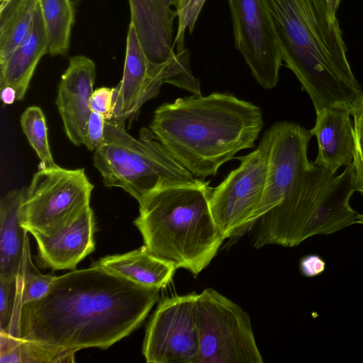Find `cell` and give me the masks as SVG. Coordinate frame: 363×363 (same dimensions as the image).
Here are the masks:
<instances>
[{
  "label": "cell",
  "mask_w": 363,
  "mask_h": 363,
  "mask_svg": "<svg viewBox=\"0 0 363 363\" xmlns=\"http://www.w3.org/2000/svg\"><path fill=\"white\" fill-rule=\"evenodd\" d=\"M197 363H262L248 314L213 289L197 298Z\"/></svg>",
  "instance_id": "7"
},
{
  "label": "cell",
  "mask_w": 363,
  "mask_h": 363,
  "mask_svg": "<svg viewBox=\"0 0 363 363\" xmlns=\"http://www.w3.org/2000/svg\"><path fill=\"white\" fill-rule=\"evenodd\" d=\"M206 0H190L186 9L180 18H178L177 32L174 40L176 50L184 49V33L186 28L190 33L194 30L199 13Z\"/></svg>",
  "instance_id": "28"
},
{
  "label": "cell",
  "mask_w": 363,
  "mask_h": 363,
  "mask_svg": "<svg viewBox=\"0 0 363 363\" xmlns=\"http://www.w3.org/2000/svg\"><path fill=\"white\" fill-rule=\"evenodd\" d=\"M268 145L267 130L258 147L238 157L239 167L212 190L211 211L225 239L249 228L250 220L258 208L266 183Z\"/></svg>",
  "instance_id": "9"
},
{
  "label": "cell",
  "mask_w": 363,
  "mask_h": 363,
  "mask_svg": "<svg viewBox=\"0 0 363 363\" xmlns=\"http://www.w3.org/2000/svg\"><path fill=\"white\" fill-rule=\"evenodd\" d=\"M26 188L9 191L0 204V280L16 278L20 272L28 231L19 211Z\"/></svg>",
  "instance_id": "19"
},
{
  "label": "cell",
  "mask_w": 363,
  "mask_h": 363,
  "mask_svg": "<svg viewBox=\"0 0 363 363\" xmlns=\"http://www.w3.org/2000/svg\"><path fill=\"white\" fill-rule=\"evenodd\" d=\"M94 185L83 168H39L25 189L20 223L30 233H48L90 205Z\"/></svg>",
  "instance_id": "8"
},
{
  "label": "cell",
  "mask_w": 363,
  "mask_h": 363,
  "mask_svg": "<svg viewBox=\"0 0 363 363\" xmlns=\"http://www.w3.org/2000/svg\"><path fill=\"white\" fill-rule=\"evenodd\" d=\"M350 110L341 106L325 107L316 112L314 127L310 130L318 142L315 164L337 173L341 167L352 163L354 128Z\"/></svg>",
  "instance_id": "17"
},
{
  "label": "cell",
  "mask_w": 363,
  "mask_h": 363,
  "mask_svg": "<svg viewBox=\"0 0 363 363\" xmlns=\"http://www.w3.org/2000/svg\"><path fill=\"white\" fill-rule=\"evenodd\" d=\"M190 0H179V5L176 9L178 13V18L182 16Z\"/></svg>",
  "instance_id": "33"
},
{
  "label": "cell",
  "mask_w": 363,
  "mask_h": 363,
  "mask_svg": "<svg viewBox=\"0 0 363 363\" xmlns=\"http://www.w3.org/2000/svg\"><path fill=\"white\" fill-rule=\"evenodd\" d=\"M356 223L363 224V214L358 213Z\"/></svg>",
  "instance_id": "36"
},
{
  "label": "cell",
  "mask_w": 363,
  "mask_h": 363,
  "mask_svg": "<svg viewBox=\"0 0 363 363\" xmlns=\"http://www.w3.org/2000/svg\"><path fill=\"white\" fill-rule=\"evenodd\" d=\"M283 61L310 96L315 112H352L363 96L347 57L339 21L325 0H263Z\"/></svg>",
  "instance_id": "2"
},
{
  "label": "cell",
  "mask_w": 363,
  "mask_h": 363,
  "mask_svg": "<svg viewBox=\"0 0 363 363\" xmlns=\"http://www.w3.org/2000/svg\"><path fill=\"white\" fill-rule=\"evenodd\" d=\"M267 172L262 199L252 216L249 228L294 189L309 167L308 145L312 136L298 123L277 122L268 130Z\"/></svg>",
  "instance_id": "12"
},
{
  "label": "cell",
  "mask_w": 363,
  "mask_h": 363,
  "mask_svg": "<svg viewBox=\"0 0 363 363\" xmlns=\"http://www.w3.org/2000/svg\"><path fill=\"white\" fill-rule=\"evenodd\" d=\"M38 0H9L0 4V65L29 31Z\"/></svg>",
  "instance_id": "21"
},
{
  "label": "cell",
  "mask_w": 363,
  "mask_h": 363,
  "mask_svg": "<svg viewBox=\"0 0 363 363\" xmlns=\"http://www.w3.org/2000/svg\"><path fill=\"white\" fill-rule=\"evenodd\" d=\"M106 119L96 112L92 111L86 125L83 145L90 151H96L104 141Z\"/></svg>",
  "instance_id": "29"
},
{
  "label": "cell",
  "mask_w": 363,
  "mask_h": 363,
  "mask_svg": "<svg viewBox=\"0 0 363 363\" xmlns=\"http://www.w3.org/2000/svg\"><path fill=\"white\" fill-rule=\"evenodd\" d=\"M1 99L5 105H11L15 101H17V92L16 89L11 86H4L0 87Z\"/></svg>",
  "instance_id": "32"
},
{
  "label": "cell",
  "mask_w": 363,
  "mask_h": 363,
  "mask_svg": "<svg viewBox=\"0 0 363 363\" xmlns=\"http://www.w3.org/2000/svg\"><path fill=\"white\" fill-rule=\"evenodd\" d=\"M331 11L336 15L340 0H325Z\"/></svg>",
  "instance_id": "34"
},
{
  "label": "cell",
  "mask_w": 363,
  "mask_h": 363,
  "mask_svg": "<svg viewBox=\"0 0 363 363\" xmlns=\"http://www.w3.org/2000/svg\"><path fill=\"white\" fill-rule=\"evenodd\" d=\"M21 125L30 146L40 160V168L57 166L49 145L46 119L42 109L35 106L28 107L21 116Z\"/></svg>",
  "instance_id": "24"
},
{
  "label": "cell",
  "mask_w": 363,
  "mask_h": 363,
  "mask_svg": "<svg viewBox=\"0 0 363 363\" xmlns=\"http://www.w3.org/2000/svg\"><path fill=\"white\" fill-rule=\"evenodd\" d=\"M9 1V0H0V2H1V4H4V3H6V1Z\"/></svg>",
  "instance_id": "37"
},
{
  "label": "cell",
  "mask_w": 363,
  "mask_h": 363,
  "mask_svg": "<svg viewBox=\"0 0 363 363\" xmlns=\"http://www.w3.org/2000/svg\"><path fill=\"white\" fill-rule=\"evenodd\" d=\"M354 117V150L352 167L355 177L356 190L363 197V96L357 104Z\"/></svg>",
  "instance_id": "26"
},
{
  "label": "cell",
  "mask_w": 363,
  "mask_h": 363,
  "mask_svg": "<svg viewBox=\"0 0 363 363\" xmlns=\"http://www.w3.org/2000/svg\"><path fill=\"white\" fill-rule=\"evenodd\" d=\"M94 220L89 206L48 233L33 232L40 263L52 270L74 269L94 250Z\"/></svg>",
  "instance_id": "16"
},
{
  "label": "cell",
  "mask_w": 363,
  "mask_h": 363,
  "mask_svg": "<svg viewBox=\"0 0 363 363\" xmlns=\"http://www.w3.org/2000/svg\"><path fill=\"white\" fill-rule=\"evenodd\" d=\"M19 291V278L0 280V332L9 333L13 323Z\"/></svg>",
  "instance_id": "27"
},
{
  "label": "cell",
  "mask_w": 363,
  "mask_h": 363,
  "mask_svg": "<svg viewBox=\"0 0 363 363\" xmlns=\"http://www.w3.org/2000/svg\"><path fill=\"white\" fill-rule=\"evenodd\" d=\"M93 264L140 285L160 289L169 284L177 269L150 254L144 246L127 253L104 257Z\"/></svg>",
  "instance_id": "20"
},
{
  "label": "cell",
  "mask_w": 363,
  "mask_h": 363,
  "mask_svg": "<svg viewBox=\"0 0 363 363\" xmlns=\"http://www.w3.org/2000/svg\"><path fill=\"white\" fill-rule=\"evenodd\" d=\"M96 72L94 61L84 55L71 57L58 84L56 105L65 134L72 144L83 145L91 113L90 99Z\"/></svg>",
  "instance_id": "15"
},
{
  "label": "cell",
  "mask_w": 363,
  "mask_h": 363,
  "mask_svg": "<svg viewBox=\"0 0 363 363\" xmlns=\"http://www.w3.org/2000/svg\"><path fill=\"white\" fill-rule=\"evenodd\" d=\"M18 277L19 291L16 308L45 296L56 277L41 274L34 266L30 257L28 238L26 241L21 267Z\"/></svg>",
  "instance_id": "25"
},
{
  "label": "cell",
  "mask_w": 363,
  "mask_h": 363,
  "mask_svg": "<svg viewBox=\"0 0 363 363\" xmlns=\"http://www.w3.org/2000/svg\"><path fill=\"white\" fill-rule=\"evenodd\" d=\"M50 55H65L69 50L74 10L71 0H38Z\"/></svg>",
  "instance_id": "23"
},
{
  "label": "cell",
  "mask_w": 363,
  "mask_h": 363,
  "mask_svg": "<svg viewBox=\"0 0 363 363\" xmlns=\"http://www.w3.org/2000/svg\"><path fill=\"white\" fill-rule=\"evenodd\" d=\"M160 290L92 264L56 277L45 296L18 307L7 334L76 352L107 349L142 324Z\"/></svg>",
  "instance_id": "1"
},
{
  "label": "cell",
  "mask_w": 363,
  "mask_h": 363,
  "mask_svg": "<svg viewBox=\"0 0 363 363\" xmlns=\"http://www.w3.org/2000/svg\"><path fill=\"white\" fill-rule=\"evenodd\" d=\"M355 191L352 164L337 175L311 162L291 192L256 220L254 247H295L356 223L358 213L350 204Z\"/></svg>",
  "instance_id": "5"
},
{
  "label": "cell",
  "mask_w": 363,
  "mask_h": 363,
  "mask_svg": "<svg viewBox=\"0 0 363 363\" xmlns=\"http://www.w3.org/2000/svg\"><path fill=\"white\" fill-rule=\"evenodd\" d=\"M76 352L0 332L1 363H70Z\"/></svg>",
  "instance_id": "22"
},
{
  "label": "cell",
  "mask_w": 363,
  "mask_h": 363,
  "mask_svg": "<svg viewBox=\"0 0 363 363\" xmlns=\"http://www.w3.org/2000/svg\"><path fill=\"white\" fill-rule=\"evenodd\" d=\"M325 262L315 255L304 257L300 262V269L302 274L308 277H315L324 272Z\"/></svg>",
  "instance_id": "31"
},
{
  "label": "cell",
  "mask_w": 363,
  "mask_h": 363,
  "mask_svg": "<svg viewBox=\"0 0 363 363\" xmlns=\"http://www.w3.org/2000/svg\"><path fill=\"white\" fill-rule=\"evenodd\" d=\"M167 6L172 7L174 6L176 9L179 5V0H162Z\"/></svg>",
  "instance_id": "35"
},
{
  "label": "cell",
  "mask_w": 363,
  "mask_h": 363,
  "mask_svg": "<svg viewBox=\"0 0 363 363\" xmlns=\"http://www.w3.org/2000/svg\"><path fill=\"white\" fill-rule=\"evenodd\" d=\"M198 294L160 302L146 328L143 354L149 363H197L199 337Z\"/></svg>",
  "instance_id": "10"
},
{
  "label": "cell",
  "mask_w": 363,
  "mask_h": 363,
  "mask_svg": "<svg viewBox=\"0 0 363 363\" xmlns=\"http://www.w3.org/2000/svg\"><path fill=\"white\" fill-rule=\"evenodd\" d=\"M115 87L102 86L94 91L90 99V108L103 115L106 121L113 118V99Z\"/></svg>",
  "instance_id": "30"
},
{
  "label": "cell",
  "mask_w": 363,
  "mask_h": 363,
  "mask_svg": "<svg viewBox=\"0 0 363 363\" xmlns=\"http://www.w3.org/2000/svg\"><path fill=\"white\" fill-rule=\"evenodd\" d=\"M130 23L134 27L148 60L164 66L185 79L193 77L190 53L184 48L174 51L172 43L174 20L178 17L162 0H128Z\"/></svg>",
  "instance_id": "13"
},
{
  "label": "cell",
  "mask_w": 363,
  "mask_h": 363,
  "mask_svg": "<svg viewBox=\"0 0 363 363\" xmlns=\"http://www.w3.org/2000/svg\"><path fill=\"white\" fill-rule=\"evenodd\" d=\"M235 48L263 88L279 82L282 56L263 0H228Z\"/></svg>",
  "instance_id": "11"
},
{
  "label": "cell",
  "mask_w": 363,
  "mask_h": 363,
  "mask_svg": "<svg viewBox=\"0 0 363 363\" xmlns=\"http://www.w3.org/2000/svg\"><path fill=\"white\" fill-rule=\"evenodd\" d=\"M48 52L47 33L38 4L29 31L0 65V87H13L17 101L23 100L36 67Z\"/></svg>",
  "instance_id": "18"
},
{
  "label": "cell",
  "mask_w": 363,
  "mask_h": 363,
  "mask_svg": "<svg viewBox=\"0 0 363 363\" xmlns=\"http://www.w3.org/2000/svg\"><path fill=\"white\" fill-rule=\"evenodd\" d=\"M263 125L259 107L214 92L162 104L150 129L196 178L203 180L216 175L239 151L253 147Z\"/></svg>",
  "instance_id": "3"
},
{
  "label": "cell",
  "mask_w": 363,
  "mask_h": 363,
  "mask_svg": "<svg viewBox=\"0 0 363 363\" xmlns=\"http://www.w3.org/2000/svg\"><path fill=\"white\" fill-rule=\"evenodd\" d=\"M125 123L106 121L103 144L93 162L108 187H119L140 202L151 193L197 179L156 138L151 131L137 139Z\"/></svg>",
  "instance_id": "6"
},
{
  "label": "cell",
  "mask_w": 363,
  "mask_h": 363,
  "mask_svg": "<svg viewBox=\"0 0 363 363\" xmlns=\"http://www.w3.org/2000/svg\"><path fill=\"white\" fill-rule=\"evenodd\" d=\"M209 182L161 188L139 202L134 224L144 247L176 269L198 275L217 254L225 240L210 208Z\"/></svg>",
  "instance_id": "4"
},
{
  "label": "cell",
  "mask_w": 363,
  "mask_h": 363,
  "mask_svg": "<svg viewBox=\"0 0 363 363\" xmlns=\"http://www.w3.org/2000/svg\"><path fill=\"white\" fill-rule=\"evenodd\" d=\"M172 80L167 67L148 60L130 23L123 77L115 87L112 119L125 123L145 102L159 94L163 84H171Z\"/></svg>",
  "instance_id": "14"
}]
</instances>
